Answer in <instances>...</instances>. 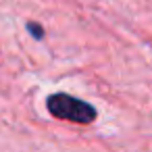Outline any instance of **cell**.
Returning a JSON list of instances; mask_svg holds the SVG:
<instances>
[{
	"instance_id": "2",
	"label": "cell",
	"mask_w": 152,
	"mask_h": 152,
	"mask_svg": "<svg viewBox=\"0 0 152 152\" xmlns=\"http://www.w3.org/2000/svg\"><path fill=\"white\" fill-rule=\"evenodd\" d=\"M29 29H34V31L38 34V38H42V29H40V25H34V23H31V25H29Z\"/></svg>"
},
{
	"instance_id": "1",
	"label": "cell",
	"mask_w": 152,
	"mask_h": 152,
	"mask_svg": "<svg viewBox=\"0 0 152 152\" xmlns=\"http://www.w3.org/2000/svg\"><path fill=\"white\" fill-rule=\"evenodd\" d=\"M46 106L56 119H65L71 123H92L96 119V108L92 104L69 94H52Z\"/></svg>"
}]
</instances>
